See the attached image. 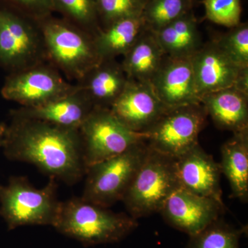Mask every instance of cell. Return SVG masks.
I'll list each match as a JSON object with an SVG mask.
<instances>
[{"label": "cell", "instance_id": "6da1fadb", "mask_svg": "<svg viewBox=\"0 0 248 248\" xmlns=\"http://www.w3.org/2000/svg\"><path fill=\"white\" fill-rule=\"evenodd\" d=\"M2 149L6 158L34 165L50 178L73 185L86 173L79 130L10 115Z\"/></svg>", "mask_w": 248, "mask_h": 248}, {"label": "cell", "instance_id": "7a4b0ae2", "mask_svg": "<svg viewBox=\"0 0 248 248\" xmlns=\"http://www.w3.org/2000/svg\"><path fill=\"white\" fill-rule=\"evenodd\" d=\"M138 226L129 215L74 197L61 202L53 228L83 246H93L120 242Z\"/></svg>", "mask_w": 248, "mask_h": 248}, {"label": "cell", "instance_id": "3957f363", "mask_svg": "<svg viewBox=\"0 0 248 248\" xmlns=\"http://www.w3.org/2000/svg\"><path fill=\"white\" fill-rule=\"evenodd\" d=\"M48 61L70 81H79L101 61L94 36L53 15L39 19Z\"/></svg>", "mask_w": 248, "mask_h": 248}, {"label": "cell", "instance_id": "277c9868", "mask_svg": "<svg viewBox=\"0 0 248 248\" xmlns=\"http://www.w3.org/2000/svg\"><path fill=\"white\" fill-rule=\"evenodd\" d=\"M57 190L54 178L42 188L34 187L24 177H11L7 185H0V215L8 230L26 226L53 227L61 205Z\"/></svg>", "mask_w": 248, "mask_h": 248}, {"label": "cell", "instance_id": "5b68a950", "mask_svg": "<svg viewBox=\"0 0 248 248\" xmlns=\"http://www.w3.org/2000/svg\"><path fill=\"white\" fill-rule=\"evenodd\" d=\"M179 187L175 158L148 151L122 202L128 215L138 220L159 213L166 199Z\"/></svg>", "mask_w": 248, "mask_h": 248}, {"label": "cell", "instance_id": "8992f818", "mask_svg": "<svg viewBox=\"0 0 248 248\" xmlns=\"http://www.w3.org/2000/svg\"><path fill=\"white\" fill-rule=\"evenodd\" d=\"M46 62L38 20L0 1V68L11 73Z\"/></svg>", "mask_w": 248, "mask_h": 248}, {"label": "cell", "instance_id": "52a82bcc", "mask_svg": "<svg viewBox=\"0 0 248 248\" xmlns=\"http://www.w3.org/2000/svg\"><path fill=\"white\" fill-rule=\"evenodd\" d=\"M147 151L148 146L143 142L122 154L88 167L81 198L105 208L122 201Z\"/></svg>", "mask_w": 248, "mask_h": 248}, {"label": "cell", "instance_id": "ba28073f", "mask_svg": "<svg viewBox=\"0 0 248 248\" xmlns=\"http://www.w3.org/2000/svg\"><path fill=\"white\" fill-rule=\"evenodd\" d=\"M86 170L146 142L144 133L122 124L110 108L94 107L79 129Z\"/></svg>", "mask_w": 248, "mask_h": 248}, {"label": "cell", "instance_id": "9c48e42d", "mask_svg": "<svg viewBox=\"0 0 248 248\" xmlns=\"http://www.w3.org/2000/svg\"><path fill=\"white\" fill-rule=\"evenodd\" d=\"M208 117L202 104L171 108L142 133L150 148L177 158L199 143V135Z\"/></svg>", "mask_w": 248, "mask_h": 248}, {"label": "cell", "instance_id": "30bf717a", "mask_svg": "<svg viewBox=\"0 0 248 248\" xmlns=\"http://www.w3.org/2000/svg\"><path fill=\"white\" fill-rule=\"evenodd\" d=\"M50 62L9 73L1 89L6 100L22 107H36L60 99L76 91Z\"/></svg>", "mask_w": 248, "mask_h": 248}, {"label": "cell", "instance_id": "8fae6325", "mask_svg": "<svg viewBox=\"0 0 248 248\" xmlns=\"http://www.w3.org/2000/svg\"><path fill=\"white\" fill-rule=\"evenodd\" d=\"M224 203L178 187L166 199L159 213L172 228L193 236L220 218Z\"/></svg>", "mask_w": 248, "mask_h": 248}, {"label": "cell", "instance_id": "7c38bea8", "mask_svg": "<svg viewBox=\"0 0 248 248\" xmlns=\"http://www.w3.org/2000/svg\"><path fill=\"white\" fill-rule=\"evenodd\" d=\"M169 109L157 97L151 84L133 80H128L123 92L110 108L127 128L141 133Z\"/></svg>", "mask_w": 248, "mask_h": 248}, {"label": "cell", "instance_id": "4fadbf2b", "mask_svg": "<svg viewBox=\"0 0 248 248\" xmlns=\"http://www.w3.org/2000/svg\"><path fill=\"white\" fill-rule=\"evenodd\" d=\"M175 166L179 187L224 203L220 185L221 166L199 143L175 158Z\"/></svg>", "mask_w": 248, "mask_h": 248}, {"label": "cell", "instance_id": "5bb4252c", "mask_svg": "<svg viewBox=\"0 0 248 248\" xmlns=\"http://www.w3.org/2000/svg\"><path fill=\"white\" fill-rule=\"evenodd\" d=\"M191 62L200 99L204 94L234 86L243 68L227 56L215 40L202 45Z\"/></svg>", "mask_w": 248, "mask_h": 248}, {"label": "cell", "instance_id": "9a60e30c", "mask_svg": "<svg viewBox=\"0 0 248 248\" xmlns=\"http://www.w3.org/2000/svg\"><path fill=\"white\" fill-rule=\"evenodd\" d=\"M151 84L160 100L169 108L201 104L191 58L166 57Z\"/></svg>", "mask_w": 248, "mask_h": 248}, {"label": "cell", "instance_id": "2e32d148", "mask_svg": "<svg viewBox=\"0 0 248 248\" xmlns=\"http://www.w3.org/2000/svg\"><path fill=\"white\" fill-rule=\"evenodd\" d=\"M76 86V91L64 97L39 107H21L10 111V115L79 130L94 107L84 93Z\"/></svg>", "mask_w": 248, "mask_h": 248}, {"label": "cell", "instance_id": "e0dca14e", "mask_svg": "<svg viewBox=\"0 0 248 248\" xmlns=\"http://www.w3.org/2000/svg\"><path fill=\"white\" fill-rule=\"evenodd\" d=\"M128 79L121 62L102 60L76 84L87 96L93 107L110 108L123 92Z\"/></svg>", "mask_w": 248, "mask_h": 248}, {"label": "cell", "instance_id": "ac0fdd59", "mask_svg": "<svg viewBox=\"0 0 248 248\" xmlns=\"http://www.w3.org/2000/svg\"><path fill=\"white\" fill-rule=\"evenodd\" d=\"M200 100L217 128L233 133L248 129V94L231 86L204 94Z\"/></svg>", "mask_w": 248, "mask_h": 248}, {"label": "cell", "instance_id": "d6986e66", "mask_svg": "<svg viewBox=\"0 0 248 248\" xmlns=\"http://www.w3.org/2000/svg\"><path fill=\"white\" fill-rule=\"evenodd\" d=\"M166 57L155 34L148 29L124 55L121 63L129 80L151 84Z\"/></svg>", "mask_w": 248, "mask_h": 248}, {"label": "cell", "instance_id": "ffe728a7", "mask_svg": "<svg viewBox=\"0 0 248 248\" xmlns=\"http://www.w3.org/2000/svg\"><path fill=\"white\" fill-rule=\"evenodd\" d=\"M221 172L231 185L232 196L243 202L248 199V129L233 133L221 147Z\"/></svg>", "mask_w": 248, "mask_h": 248}, {"label": "cell", "instance_id": "44dd1931", "mask_svg": "<svg viewBox=\"0 0 248 248\" xmlns=\"http://www.w3.org/2000/svg\"><path fill=\"white\" fill-rule=\"evenodd\" d=\"M153 33L165 54L170 58H191L203 45L192 11Z\"/></svg>", "mask_w": 248, "mask_h": 248}, {"label": "cell", "instance_id": "7402d4cb", "mask_svg": "<svg viewBox=\"0 0 248 248\" xmlns=\"http://www.w3.org/2000/svg\"><path fill=\"white\" fill-rule=\"evenodd\" d=\"M147 30L141 16L122 19L102 29L94 37L99 58L124 56Z\"/></svg>", "mask_w": 248, "mask_h": 248}, {"label": "cell", "instance_id": "603a6c76", "mask_svg": "<svg viewBox=\"0 0 248 248\" xmlns=\"http://www.w3.org/2000/svg\"><path fill=\"white\" fill-rule=\"evenodd\" d=\"M54 12L95 37L102 30L97 0H53Z\"/></svg>", "mask_w": 248, "mask_h": 248}, {"label": "cell", "instance_id": "cb8c5ba5", "mask_svg": "<svg viewBox=\"0 0 248 248\" xmlns=\"http://www.w3.org/2000/svg\"><path fill=\"white\" fill-rule=\"evenodd\" d=\"M246 230L234 228L219 218L190 236L186 248H240V239Z\"/></svg>", "mask_w": 248, "mask_h": 248}, {"label": "cell", "instance_id": "d4e9b609", "mask_svg": "<svg viewBox=\"0 0 248 248\" xmlns=\"http://www.w3.org/2000/svg\"><path fill=\"white\" fill-rule=\"evenodd\" d=\"M193 0H148L141 17L147 29L155 32L192 11Z\"/></svg>", "mask_w": 248, "mask_h": 248}, {"label": "cell", "instance_id": "484cf974", "mask_svg": "<svg viewBox=\"0 0 248 248\" xmlns=\"http://www.w3.org/2000/svg\"><path fill=\"white\" fill-rule=\"evenodd\" d=\"M146 0H97L102 29L117 21L141 16Z\"/></svg>", "mask_w": 248, "mask_h": 248}, {"label": "cell", "instance_id": "4316f807", "mask_svg": "<svg viewBox=\"0 0 248 248\" xmlns=\"http://www.w3.org/2000/svg\"><path fill=\"white\" fill-rule=\"evenodd\" d=\"M232 61L241 68L248 67V24L240 23L215 40Z\"/></svg>", "mask_w": 248, "mask_h": 248}, {"label": "cell", "instance_id": "83f0119b", "mask_svg": "<svg viewBox=\"0 0 248 248\" xmlns=\"http://www.w3.org/2000/svg\"><path fill=\"white\" fill-rule=\"evenodd\" d=\"M205 16L210 22L229 28L241 23V0H203Z\"/></svg>", "mask_w": 248, "mask_h": 248}, {"label": "cell", "instance_id": "f1b7e54d", "mask_svg": "<svg viewBox=\"0 0 248 248\" xmlns=\"http://www.w3.org/2000/svg\"><path fill=\"white\" fill-rule=\"evenodd\" d=\"M22 14L39 20L54 13L53 0H0Z\"/></svg>", "mask_w": 248, "mask_h": 248}, {"label": "cell", "instance_id": "f546056e", "mask_svg": "<svg viewBox=\"0 0 248 248\" xmlns=\"http://www.w3.org/2000/svg\"><path fill=\"white\" fill-rule=\"evenodd\" d=\"M233 87L248 94V67L241 68Z\"/></svg>", "mask_w": 248, "mask_h": 248}, {"label": "cell", "instance_id": "4dcf8cb0", "mask_svg": "<svg viewBox=\"0 0 248 248\" xmlns=\"http://www.w3.org/2000/svg\"><path fill=\"white\" fill-rule=\"evenodd\" d=\"M6 129V124L4 122H0V148H2Z\"/></svg>", "mask_w": 248, "mask_h": 248}, {"label": "cell", "instance_id": "1f68e13d", "mask_svg": "<svg viewBox=\"0 0 248 248\" xmlns=\"http://www.w3.org/2000/svg\"><path fill=\"white\" fill-rule=\"evenodd\" d=\"M146 1H148V0H146Z\"/></svg>", "mask_w": 248, "mask_h": 248}]
</instances>
